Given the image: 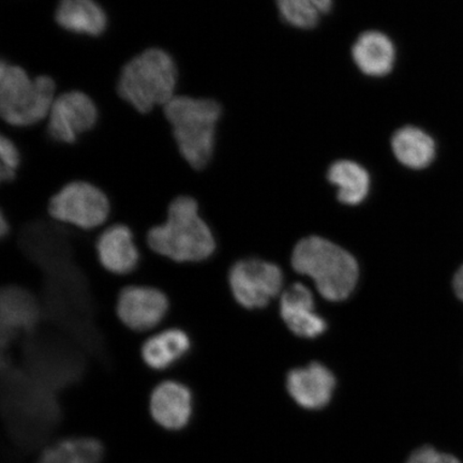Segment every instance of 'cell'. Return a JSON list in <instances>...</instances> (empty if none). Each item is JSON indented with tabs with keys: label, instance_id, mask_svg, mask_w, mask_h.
Returning <instances> with one entry per match:
<instances>
[{
	"label": "cell",
	"instance_id": "44dd1931",
	"mask_svg": "<svg viewBox=\"0 0 463 463\" xmlns=\"http://www.w3.org/2000/svg\"><path fill=\"white\" fill-rule=\"evenodd\" d=\"M0 183L2 184H13L19 177L21 166V154L19 148L7 137L0 138Z\"/></svg>",
	"mask_w": 463,
	"mask_h": 463
},
{
	"label": "cell",
	"instance_id": "ac0fdd59",
	"mask_svg": "<svg viewBox=\"0 0 463 463\" xmlns=\"http://www.w3.org/2000/svg\"><path fill=\"white\" fill-rule=\"evenodd\" d=\"M328 182L337 188V198L346 205H358L370 191V175L364 167L352 160H338L329 166Z\"/></svg>",
	"mask_w": 463,
	"mask_h": 463
},
{
	"label": "cell",
	"instance_id": "7c38bea8",
	"mask_svg": "<svg viewBox=\"0 0 463 463\" xmlns=\"http://www.w3.org/2000/svg\"><path fill=\"white\" fill-rule=\"evenodd\" d=\"M191 350L193 340L184 329L177 326L160 327L144 338L141 357L149 370L165 374L186 360Z\"/></svg>",
	"mask_w": 463,
	"mask_h": 463
},
{
	"label": "cell",
	"instance_id": "603a6c76",
	"mask_svg": "<svg viewBox=\"0 0 463 463\" xmlns=\"http://www.w3.org/2000/svg\"><path fill=\"white\" fill-rule=\"evenodd\" d=\"M454 289L457 297L463 300V265L454 277Z\"/></svg>",
	"mask_w": 463,
	"mask_h": 463
},
{
	"label": "cell",
	"instance_id": "5bb4252c",
	"mask_svg": "<svg viewBox=\"0 0 463 463\" xmlns=\"http://www.w3.org/2000/svg\"><path fill=\"white\" fill-rule=\"evenodd\" d=\"M280 315L287 326L303 338H316L326 331V320L315 310L314 295L302 283H295L282 293Z\"/></svg>",
	"mask_w": 463,
	"mask_h": 463
},
{
	"label": "cell",
	"instance_id": "277c9868",
	"mask_svg": "<svg viewBox=\"0 0 463 463\" xmlns=\"http://www.w3.org/2000/svg\"><path fill=\"white\" fill-rule=\"evenodd\" d=\"M178 71L166 51L152 48L126 63L121 71L118 91L121 99L137 112L146 114L155 107L165 106L175 95Z\"/></svg>",
	"mask_w": 463,
	"mask_h": 463
},
{
	"label": "cell",
	"instance_id": "e0dca14e",
	"mask_svg": "<svg viewBox=\"0 0 463 463\" xmlns=\"http://www.w3.org/2000/svg\"><path fill=\"white\" fill-rule=\"evenodd\" d=\"M391 147L396 159L412 170L430 166L437 154V144L432 137L415 126H404L395 131Z\"/></svg>",
	"mask_w": 463,
	"mask_h": 463
},
{
	"label": "cell",
	"instance_id": "d6986e66",
	"mask_svg": "<svg viewBox=\"0 0 463 463\" xmlns=\"http://www.w3.org/2000/svg\"><path fill=\"white\" fill-rule=\"evenodd\" d=\"M333 0H276L278 13L286 24L294 28H315L333 9Z\"/></svg>",
	"mask_w": 463,
	"mask_h": 463
},
{
	"label": "cell",
	"instance_id": "ba28073f",
	"mask_svg": "<svg viewBox=\"0 0 463 463\" xmlns=\"http://www.w3.org/2000/svg\"><path fill=\"white\" fill-rule=\"evenodd\" d=\"M170 299L160 288L127 285L120 289L116 315L131 332L147 335L157 331L170 312Z\"/></svg>",
	"mask_w": 463,
	"mask_h": 463
},
{
	"label": "cell",
	"instance_id": "5b68a950",
	"mask_svg": "<svg viewBox=\"0 0 463 463\" xmlns=\"http://www.w3.org/2000/svg\"><path fill=\"white\" fill-rule=\"evenodd\" d=\"M54 80L29 77L24 69L3 61L0 66V113L10 126L28 127L49 116L56 99Z\"/></svg>",
	"mask_w": 463,
	"mask_h": 463
},
{
	"label": "cell",
	"instance_id": "8992f818",
	"mask_svg": "<svg viewBox=\"0 0 463 463\" xmlns=\"http://www.w3.org/2000/svg\"><path fill=\"white\" fill-rule=\"evenodd\" d=\"M48 215L58 223L96 232L109 223L112 204L108 194L97 184L75 179L52 196Z\"/></svg>",
	"mask_w": 463,
	"mask_h": 463
},
{
	"label": "cell",
	"instance_id": "30bf717a",
	"mask_svg": "<svg viewBox=\"0 0 463 463\" xmlns=\"http://www.w3.org/2000/svg\"><path fill=\"white\" fill-rule=\"evenodd\" d=\"M149 413L166 430L186 428L193 419L194 392L184 382L173 378L161 379L149 392Z\"/></svg>",
	"mask_w": 463,
	"mask_h": 463
},
{
	"label": "cell",
	"instance_id": "9c48e42d",
	"mask_svg": "<svg viewBox=\"0 0 463 463\" xmlns=\"http://www.w3.org/2000/svg\"><path fill=\"white\" fill-rule=\"evenodd\" d=\"M98 109L82 91L63 92L57 97L49 114L48 135L52 140L73 144L82 133L94 128Z\"/></svg>",
	"mask_w": 463,
	"mask_h": 463
},
{
	"label": "cell",
	"instance_id": "3957f363",
	"mask_svg": "<svg viewBox=\"0 0 463 463\" xmlns=\"http://www.w3.org/2000/svg\"><path fill=\"white\" fill-rule=\"evenodd\" d=\"M292 265L298 273L310 277L322 297L332 302L349 298L360 274L350 252L317 236L298 242L292 254Z\"/></svg>",
	"mask_w": 463,
	"mask_h": 463
},
{
	"label": "cell",
	"instance_id": "8fae6325",
	"mask_svg": "<svg viewBox=\"0 0 463 463\" xmlns=\"http://www.w3.org/2000/svg\"><path fill=\"white\" fill-rule=\"evenodd\" d=\"M95 249L102 268L115 276L132 275L141 262V249L136 235L124 223L111 222L97 231Z\"/></svg>",
	"mask_w": 463,
	"mask_h": 463
},
{
	"label": "cell",
	"instance_id": "7402d4cb",
	"mask_svg": "<svg viewBox=\"0 0 463 463\" xmlns=\"http://www.w3.org/2000/svg\"><path fill=\"white\" fill-rule=\"evenodd\" d=\"M407 463H461L456 457L425 447L415 450Z\"/></svg>",
	"mask_w": 463,
	"mask_h": 463
},
{
	"label": "cell",
	"instance_id": "7a4b0ae2",
	"mask_svg": "<svg viewBox=\"0 0 463 463\" xmlns=\"http://www.w3.org/2000/svg\"><path fill=\"white\" fill-rule=\"evenodd\" d=\"M165 115L184 162L194 172L204 171L215 152L216 127L222 115L220 103L175 96L165 104Z\"/></svg>",
	"mask_w": 463,
	"mask_h": 463
},
{
	"label": "cell",
	"instance_id": "6da1fadb",
	"mask_svg": "<svg viewBox=\"0 0 463 463\" xmlns=\"http://www.w3.org/2000/svg\"><path fill=\"white\" fill-rule=\"evenodd\" d=\"M144 244L158 256L182 264L204 262L217 250L215 234L202 216L199 202L187 194L170 203L165 222L147 232Z\"/></svg>",
	"mask_w": 463,
	"mask_h": 463
},
{
	"label": "cell",
	"instance_id": "4fadbf2b",
	"mask_svg": "<svg viewBox=\"0 0 463 463\" xmlns=\"http://www.w3.org/2000/svg\"><path fill=\"white\" fill-rule=\"evenodd\" d=\"M335 379L329 370L318 363L292 370L287 379V389L295 402L308 410L326 407L331 402Z\"/></svg>",
	"mask_w": 463,
	"mask_h": 463
},
{
	"label": "cell",
	"instance_id": "52a82bcc",
	"mask_svg": "<svg viewBox=\"0 0 463 463\" xmlns=\"http://www.w3.org/2000/svg\"><path fill=\"white\" fill-rule=\"evenodd\" d=\"M228 285L237 305L247 310L260 309L280 294L283 275L274 263L244 258L231 264Z\"/></svg>",
	"mask_w": 463,
	"mask_h": 463
},
{
	"label": "cell",
	"instance_id": "9a60e30c",
	"mask_svg": "<svg viewBox=\"0 0 463 463\" xmlns=\"http://www.w3.org/2000/svg\"><path fill=\"white\" fill-rule=\"evenodd\" d=\"M352 60L358 71L370 78H383L396 63V46L386 33L364 32L352 46Z\"/></svg>",
	"mask_w": 463,
	"mask_h": 463
},
{
	"label": "cell",
	"instance_id": "ffe728a7",
	"mask_svg": "<svg viewBox=\"0 0 463 463\" xmlns=\"http://www.w3.org/2000/svg\"><path fill=\"white\" fill-rule=\"evenodd\" d=\"M80 438L62 439L45 449L37 463H89Z\"/></svg>",
	"mask_w": 463,
	"mask_h": 463
},
{
	"label": "cell",
	"instance_id": "2e32d148",
	"mask_svg": "<svg viewBox=\"0 0 463 463\" xmlns=\"http://www.w3.org/2000/svg\"><path fill=\"white\" fill-rule=\"evenodd\" d=\"M58 25L69 33L98 37L106 32V11L95 0H60L55 11Z\"/></svg>",
	"mask_w": 463,
	"mask_h": 463
}]
</instances>
